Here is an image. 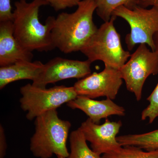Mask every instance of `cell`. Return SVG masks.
Returning <instances> with one entry per match:
<instances>
[{"mask_svg": "<svg viewBox=\"0 0 158 158\" xmlns=\"http://www.w3.org/2000/svg\"><path fill=\"white\" fill-rule=\"evenodd\" d=\"M96 8L94 0H81L74 12L58 15L52 31L56 48L65 54L81 52L98 29L93 21Z\"/></svg>", "mask_w": 158, "mask_h": 158, "instance_id": "1", "label": "cell"}, {"mask_svg": "<svg viewBox=\"0 0 158 158\" xmlns=\"http://www.w3.org/2000/svg\"><path fill=\"white\" fill-rule=\"evenodd\" d=\"M138 6L144 8L149 6L158 8V0H139Z\"/></svg>", "mask_w": 158, "mask_h": 158, "instance_id": "22", "label": "cell"}, {"mask_svg": "<svg viewBox=\"0 0 158 158\" xmlns=\"http://www.w3.org/2000/svg\"><path fill=\"white\" fill-rule=\"evenodd\" d=\"M116 17L105 22L81 52L93 62L101 61L105 66L120 70L131 56L122 45L120 36L114 26Z\"/></svg>", "mask_w": 158, "mask_h": 158, "instance_id": "4", "label": "cell"}, {"mask_svg": "<svg viewBox=\"0 0 158 158\" xmlns=\"http://www.w3.org/2000/svg\"><path fill=\"white\" fill-rule=\"evenodd\" d=\"M91 63L88 60L79 61L56 57L44 64L42 72L32 84L39 88H46L48 84L62 80L84 78L91 74Z\"/></svg>", "mask_w": 158, "mask_h": 158, "instance_id": "9", "label": "cell"}, {"mask_svg": "<svg viewBox=\"0 0 158 158\" xmlns=\"http://www.w3.org/2000/svg\"><path fill=\"white\" fill-rule=\"evenodd\" d=\"M119 71L127 90L139 101L146 79L158 73V54L150 50L146 44H140Z\"/></svg>", "mask_w": 158, "mask_h": 158, "instance_id": "7", "label": "cell"}, {"mask_svg": "<svg viewBox=\"0 0 158 158\" xmlns=\"http://www.w3.org/2000/svg\"><path fill=\"white\" fill-rule=\"evenodd\" d=\"M49 5L45 0H19L15 2L13 11L15 37L30 52H48L56 48L52 39V31L56 17L49 16L45 24L39 19L40 7Z\"/></svg>", "mask_w": 158, "mask_h": 158, "instance_id": "2", "label": "cell"}, {"mask_svg": "<svg viewBox=\"0 0 158 158\" xmlns=\"http://www.w3.org/2000/svg\"><path fill=\"white\" fill-rule=\"evenodd\" d=\"M56 11L77 6L81 0H45Z\"/></svg>", "mask_w": 158, "mask_h": 158, "instance_id": "19", "label": "cell"}, {"mask_svg": "<svg viewBox=\"0 0 158 158\" xmlns=\"http://www.w3.org/2000/svg\"><path fill=\"white\" fill-rule=\"evenodd\" d=\"M122 126L121 121H110L108 118L104 123L98 124L88 118L78 129L86 141L90 143L91 149L101 156L116 151L122 147L117 140Z\"/></svg>", "mask_w": 158, "mask_h": 158, "instance_id": "10", "label": "cell"}, {"mask_svg": "<svg viewBox=\"0 0 158 158\" xmlns=\"http://www.w3.org/2000/svg\"><path fill=\"white\" fill-rule=\"evenodd\" d=\"M123 83L119 70L105 66L99 73H93L79 80L73 87L78 95L95 98L100 97L115 99Z\"/></svg>", "mask_w": 158, "mask_h": 158, "instance_id": "8", "label": "cell"}, {"mask_svg": "<svg viewBox=\"0 0 158 158\" xmlns=\"http://www.w3.org/2000/svg\"><path fill=\"white\" fill-rule=\"evenodd\" d=\"M22 109L27 112L26 117L32 120L44 113L56 110L78 96L74 87L56 86L41 88L28 84L20 88Z\"/></svg>", "mask_w": 158, "mask_h": 158, "instance_id": "5", "label": "cell"}, {"mask_svg": "<svg viewBox=\"0 0 158 158\" xmlns=\"http://www.w3.org/2000/svg\"><path fill=\"white\" fill-rule=\"evenodd\" d=\"M7 148L6 135L4 128L0 127V158H4L6 155Z\"/></svg>", "mask_w": 158, "mask_h": 158, "instance_id": "21", "label": "cell"}, {"mask_svg": "<svg viewBox=\"0 0 158 158\" xmlns=\"http://www.w3.org/2000/svg\"><path fill=\"white\" fill-rule=\"evenodd\" d=\"M96 4L97 14L105 22L109 21L113 11L120 6L132 9L138 6L139 0H94Z\"/></svg>", "mask_w": 158, "mask_h": 158, "instance_id": "16", "label": "cell"}, {"mask_svg": "<svg viewBox=\"0 0 158 158\" xmlns=\"http://www.w3.org/2000/svg\"><path fill=\"white\" fill-rule=\"evenodd\" d=\"M73 110H81L89 117L91 121L100 124L103 118H108L112 116H123L125 110L123 107L116 104L109 98L101 101L95 100L87 97L78 95L76 98L67 103Z\"/></svg>", "mask_w": 158, "mask_h": 158, "instance_id": "12", "label": "cell"}, {"mask_svg": "<svg viewBox=\"0 0 158 158\" xmlns=\"http://www.w3.org/2000/svg\"><path fill=\"white\" fill-rule=\"evenodd\" d=\"M44 64L39 61H19L7 66L0 67V89L10 83L22 80L34 81L39 77Z\"/></svg>", "mask_w": 158, "mask_h": 158, "instance_id": "13", "label": "cell"}, {"mask_svg": "<svg viewBox=\"0 0 158 158\" xmlns=\"http://www.w3.org/2000/svg\"><path fill=\"white\" fill-rule=\"evenodd\" d=\"M102 158H158V150L144 151L135 146H122L116 151L102 155Z\"/></svg>", "mask_w": 158, "mask_h": 158, "instance_id": "17", "label": "cell"}, {"mask_svg": "<svg viewBox=\"0 0 158 158\" xmlns=\"http://www.w3.org/2000/svg\"><path fill=\"white\" fill-rule=\"evenodd\" d=\"M13 16L10 0H0V22L12 21Z\"/></svg>", "mask_w": 158, "mask_h": 158, "instance_id": "20", "label": "cell"}, {"mask_svg": "<svg viewBox=\"0 0 158 158\" xmlns=\"http://www.w3.org/2000/svg\"><path fill=\"white\" fill-rule=\"evenodd\" d=\"M35 131L30 141V150L38 158H50L54 154L67 158V141L71 124L59 118L56 110L35 118Z\"/></svg>", "mask_w": 158, "mask_h": 158, "instance_id": "3", "label": "cell"}, {"mask_svg": "<svg viewBox=\"0 0 158 158\" xmlns=\"http://www.w3.org/2000/svg\"><path fill=\"white\" fill-rule=\"evenodd\" d=\"M155 44V51L158 54V33L156 34L153 37Z\"/></svg>", "mask_w": 158, "mask_h": 158, "instance_id": "23", "label": "cell"}, {"mask_svg": "<svg viewBox=\"0 0 158 158\" xmlns=\"http://www.w3.org/2000/svg\"><path fill=\"white\" fill-rule=\"evenodd\" d=\"M32 52L25 48L14 35L12 21L0 22V66L19 61H32Z\"/></svg>", "mask_w": 158, "mask_h": 158, "instance_id": "11", "label": "cell"}, {"mask_svg": "<svg viewBox=\"0 0 158 158\" xmlns=\"http://www.w3.org/2000/svg\"><path fill=\"white\" fill-rule=\"evenodd\" d=\"M57 156V158H66L64 157H62V156Z\"/></svg>", "mask_w": 158, "mask_h": 158, "instance_id": "24", "label": "cell"}, {"mask_svg": "<svg viewBox=\"0 0 158 158\" xmlns=\"http://www.w3.org/2000/svg\"><path fill=\"white\" fill-rule=\"evenodd\" d=\"M70 152L67 158H102V156L88 147L84 135L79 129L69 136Z\"/></svg>", "mask_w": 158, "mask_h": 158, "instance_id": "15", "label": "cell"}, {"mask_svg": "<svg viewBox=\"0 0 158 158\" xmlns=\"http://www.w3.org/2000/svg\"><path fill=\"white\" fill-rule=\"evenodd\" d=\"M112 15L123 19L129 25L131 31L125 39L129 50L137 44H145L154 52L153 37L158 33V8L147 9L137 6L130 9L122 6L115 9Z\"/></svg>", "mask_w": 158, "mask_h": 158, "instance_id": "6", "label": "cell"}, {"mask_svg": "<svg viewBox=\"0 0 158 158\" xmlns=\"http://www.w3.org/2000/svg\"><path fill=\"white\" fill-rule=\"evenodd\" d=\"M147 100L149 104L141 113V118L142 120L148 119L149 123H152L158 118V83Z\"/></svg>", "mask_w": 158, "mask_h": 158, "instance_id": "18", "label": "cell"}, {"mask_svg": "<svg viewBox=\"0 0 158 158\" xmlns=\"http://www.w3.org/2000/svg\"><path fill=\"white\" fill-rule=\"evenodd\" d=\"M117 140L121 146H135L148 151L158 150V129L143 134L118 136Z\"/></svg>", "mask_w": 158, "mask_h": 158, "instance_id": "14", "label": "cell"}]
</instances>
